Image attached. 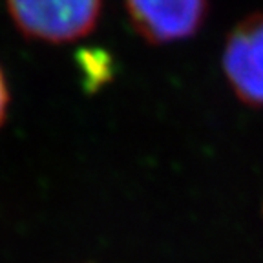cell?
<instances>
[{"label":"cell","mask_w":263,"mask_h":263,"mask_svg":"<svg viewBox=\"0 0 263 263\" xmlns=\"http://www.w3.org/2000/svg\"><path fill=\"white\" fill-rule=\"evenodd\" d=\"M18 31L33 41L64 44L97 26L103 0H6Z\"/></svg>","instance_id":"1"},{"label":"cell","mask_w":263,"mask_h":263,"mask_svg":"<svg viewBox=\"0 0 263 263\" xmlns=\"http://www.w3.org/2000/svg\"><path fill=\"white\" fill-rule=\"evenodd\" d=\"M8 106H9V90H8V81H6V75L0 68V126L6 121V115H8Z\"/></svg>","instance_id":"4"},{"label":"cell","mask_w":263,"mask_h":263,"mask_svg":"<svg viewBox=\"0 0 263 263\" xmlns=\"http://www.w3.org/2000/svg\"><path fill=\"white\" fill-rule=\"evenodd\" d=\"M221 66L236 97L263 108V13L245 16L225 41Z\"/></svg>","instance_id":"2"},{"label":"cell","mask_w":263,"mask_h":263,"mask_svg":"<svg viewBox=\"0 0 263 263\" xmlns=\"http://www.w3.org/2000/svg\"><path fill=\"white\" fill-rule=\"evenodd\" d=\"M130 22L150 44L194 37L205 22L209 0H124Z\"/></svg>","instance_id":"3"}]
</instances>
